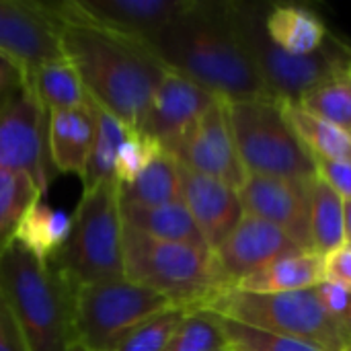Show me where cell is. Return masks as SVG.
<instances>
[{
    "mask_svg": "<svg viewBox=\"0 0 351 351\" xmlns=\"http://www.w3.org/2000/svg\"><path fill=\"white\" fill-rule=\"evenodd\" d=\"M325 282L337 284L351 292V245L346 243L325 255Z\"/></svg>",
    "mask_w": 351,
    "mask_h": 351,
    "instance_id": "cell-37",
    "label": "cell"
},
{
    "mask_svg": "<svg viewBox=\"0 0 351 351\" xmlns=\"http://www.w3.org/2000/svg\"><path fill=\"white\" fill-rule=\"evenodd\" d=\"M317 177L333 187L343 199H351V160L317 158Z\"/></svg>",
    "mask_w": 351,
    "mask_h": 351,
    "instance_id": "cell-35",
    "label": "cell"
},
{
    "mask_svg": "<svg viewBox=\"0 0 351 351\" xmlns=\"http://www.w3.org/2000/svg\"><path fill=\"white\" fill-rule=\"evenodd\" d=\"M265 29L278 47L294 56H311L319 51L329 37L323 19L298 4L271 6L265 12Z\"/></svg>",
    "mask_w": 351,
    "mask_h": 351,
    "instance_id": "cell-22",
    "label": "cell"
},
{
    "mask_svg": "<svg viewBox=\"0 0 351 351\" xmlns=\"http://www.w3.org/2000/svg\"><path fill=\"white\" fill-rule=\"evenodd\" d=\"M179 308L167 296L125 278L74 288V339L90 351H113L148 319Z\"/></svg>",
    "mask_w": 351,
    "mask_h": 351,
    "instance_id": "cell-9",
    "label": "cell"
},
{
    "mask_svg": "<svg viewBox=\"0 0 351 351\" xmlns=\"http://www.w3.org/2000/svg\"><path fill=\"white\" fill-rule=\"evenodd\" d=\"M346 335H348V341H351V311H350V319H348V325H346Z\"/></svg>",
    "mask_w": 351,
    "mask_h": 351,
    "instance_id": "cell-41",
    "label": "cell"
},
{
    "mask_svg": "<svg viewBox=\"0 0 351 351\" xmlns=\"http://www.w3.org/2000/svg\"><path fill=\"white\" fill-rule=\"evenodd\" d=\"M282 109L315 160H351V136L348 132L308 113L294 101H282Z\"/></svg>",
    "mask_w": 351,
    "mask_h": 351,
    "instance_id": "cell-25",
    "label": "cell"
},
{
    "mask_svg": "<svg viewBox=\"0 0 351 351\" xmlns=\"http://www.w3.org/2000/svg\"><path fill=\"white\" fill-rule=\"evenodd\" d=\"M0 292L29 351H68L74 339V288L19 243L0 257Z\"/></svg>",
    "mask_w": 351,
    "mask_h": 351,
    "instance_id": "cell-3",
    "label": "cell"
},
{
    "mask_svg": "<svg viewBox=\"0 0 351 351\" xmlns=\"http://www.w3.org/2000/svg\"><path fill=\"white\" fill-rule=\"evenodd\" d=\"M346 199L323 179L313 183V247L323 257L346 245Z\"/></svg>",
    "mask_w": 351,
    "mask_h": 351,
    "instance_id": "cell-26",
    "label": "cell"
},
{
    "mask_svg": "<svg viewBox=\"0 0 351 351\" xmlns=\"http://www.w3.org/2000/svg\"><path fill=\"white\" fill-rule=\"evenodd\" d=\"M23 86H25L23 72L12 62H8L6 58L0 56V103L4 99H8L10 95H14Z\"/></svg>",
    "mask_w": 351,
    "mask_h": 351,
    "instance_id": "cell-38",
    "label": "cell"
},
{
    "mask_svg": "<svg viewBox=\"0 0 351 351\" xmlns=\"http://www.w3.org/2000/svg\"><path fill=\"white\" fill-rule=\"evenodd\" d=\"M37 197L43 195L27 175L0 169V257L12 243L23 214Z\"/></svg>",
    "mask_w": 351,
    "mask_h": 351,
    "instance_id": "cell-28",
    "label": "cell"
},
{
    "mask_svg": "<svg viewBox=\"0 0 351 351\" xmlns=\"http://www.w3.org/2000/svg\"><path fill=\"white\" fill-rule=\"evenodd\" d=\"M49 113L25 84L0 103V169L27 175L45 197L58 175L47 146Z\"/></svg>",
    "mask_w": 351,
    "mask_h": 351,
    "instance_id": "cell-10",
    "label": "cell"
},
{
    "mask_svg": "<svg viewBox=\"0 0 351 351\" xmlns=\"http://www.w3.org/2000/svg\"><path fill=\"white\" fill-rule=\"evenodd\" d=\"M350 136H351V132H350Z\"/></svg>",
    "mask_w": 351,
    "mask_h": 351,
    "instance_id": "cell-43",
    "label": "cell"
},
{
    "mask_svg": "<svg viewBox=\"0 0 351 351\" xmlns=\"http://www.w3.org/2000/svg\"><path fill=\"white\" fill-rule=\"evenodd\" d=\"M346 243L351 245V199H346Z\"/></svg>",
    "mask_w": 351,
    "mask_h": 351,
    "instance_id": "cell-39",
    "label": "cell"
},
{
    "mask_svg": "<svg viewBox=\"0 0 351 351\" xmlns=\"http://www.w3.org/2000/svg\"><path fill=\"white\" fill-rule=\"evenodd\" d=\"M193 2L195 0H66V6L93 25L148 41L187 12Z\"/></svg>",
    "mask_w": 351,
    "mask_h": 351,
    "instance_id": "cell-16",
    "label": "cell"
},
{
    "mask_svg": "<svg viewBox=\"0 0 351 351\" xmlns=\"http://www.w3.org/2000/svg\"><path fill=\"white\" fill-rule=\"evenodd\" d=\"M60 19L64 56L76 68L86 95L125 128L142 132L154 93L169 68L144 39L93 25L51 2Z\"/></svg>",
    "mask_w": 351,
    "mask_h": 351,
    "instance_id": "cell-1",
    "label": "cell"
},
{
    "mask_svg": "<svg viewBox=\"0 0 351 351\" xmlns=\"http://www.w3.org/2000/svg\"><path fill=\"white\" fill-rule=\"evenodd\" d=\"M121 220H123V226L134 228L146 237L167 241V243L191 245V247L210 251L202 230L197 228L193 216L189 214L183 202L165 204V206L121 204Z\"/></svg>",
    "mask_w": 351,
    "mask_h": 351,
    "instance_id": "cell-19",
    "label": "cell"
},
{
    "mask_svg": "<svg viewBox=\"0 0 351 351\" xmlns=\"http://www.w3.org/2000/svg\"><path fill=\"white\" fill-rule=\"evenodd\" d=\"M0 56L12 62L23 76L66 58L60 19L51 2L0 0Z\"/></svg>",
    "mask_w": 351,
    "mask_h": 351,
    "instance_id": "cell-11",
    "label": "cell"
},
{
    "mask_svg": "<svg viewBox=\"0 0 351 351\" xmlns=\"http://www.w3.org/2000/svg\"><path fill=\"white\" fill-rule=\"evenodd\" d=\"M179 179L181 202L187 206L197 228L202 230L208 249L216 251L245 218V208L239 191L214 177L195 173L181 162Z\"/></svg>",
    "mask_w": 351,
    "mask_h": 351,
    "instance_id": "cell-17",
    "label": "cell"
},
{
    "mask_svg": "<svg viewBox=\"0 0 351 351\" xmlns=\"http://www.w3.org/2000/svg\"><path fill=\"white\" fill-rule=\"evenodd\" d=\"M175 74L224 101L274 99L239 37L228 2H199L146 41Z\"/></svg>",
    "mask_w": 351,
    "mask_h": 351,
    "instance_id": "cell-2",
    "label": "cell"
},
{
    "mask_svg": "<svg viewBox=\"0 0 351 351\" xmlns=\"http://www.w3.org/2000/svg\"><path fill=\"white\" fill-rule=\"evenodd\" d=\"M197 311L259 331L294 337L323 351H343L350 343L346 333L325 313L317 288L284 294H257L239 288H222Z\"/></svg>",
    "mask_w": 351,
    "mask_h": 351,
    "instance_id": "cell-7",
    "label": "cell"
},
{
    "mask_svg": "<svg viewBox=\"0 0 351 351\" xmlns=\"http://www.w3.org/2000/svg\"><path fill=\"white\" fill-rule=\"evenodd\" d=\"M302 249L274 224L245 214L226 241L212 251L220 282L224 288H237L245 278L259 271L267 263L300 253Z\"/></svg>",
    "mask_w": 351,
    "mask_h": 351,
    "instance_id": "cell-14",
    "label": "cell"
},
{
    "mask_svg": "<svg viewBox=\"0 0 351 351\" xmlns=\"http://www.w3.org/2000/svg\"><path fill=\"white\" fill-rule=\"evenodd\" d=\"M160 144L154 142L144 132L130 130L115 158L113 179L119 187H125L138 179V175L148 167V162L160 152Z\"/></svg>",
    "mask_w": 351,
    "mask_h": 351,
    "instance_id": "cell-33",
    "label": "cell"
},
{
    "mask_svg": "<svg viewBox=\"0 0 351 351\" xmlns=\"http://www.w3.org/2000/svg\"><path fill=\"white\" fill-rule=\"evenodd\" d=\"M308 113L337 125L343 132H351V70L343 76L327 80L313 90L304 93L296 101Z\"/></svg>",
    "mask_w": 351,
    "mask_h": 351,
    "instance_id": "cell-29",
    "label": "cell"
},
{
    "mask_svg": "<svg viewBox=\"0 0 351 351\" xmlns=\"http://www.w3.org/2000/svg\"><path fill=\"white\" fill-rule=\"evenodd\" d=\"M93 107H95V117H97V134H95L90 156H88V162H86V169L82 175L84 189H90L103 181L113 179L117 152L130 132V128H125L117 117H113L109 111L99 107L95 101H93Z\"/></svg>",
    "mask_w": 351,
    "mask_h": 351,
    "instance_id": "cell-27",
    "label": "cell"
},
{
    "mask_svg": "<svg viewBox=\"0 0 351 351\" xmlns=\"http://www.w3.org/2000/svg\"><path fill=\"white\" fill-rule=\"evenodd\" d=\"M216 99L218 97L206 88L169 70L154 93L142 132L158 142L162 150L173 154L185 134L216 103Z\"/></svg>",
    "mask_w": 351,
    "mask_h": 351,
    "instance_id": "cell-15",
    "label": "cell"
},
{
    "mask_svg": "<svg viewBox=\"0 0 351 351\" xmlns=\"http://www.w3.org/2000/svg\"><path fill=\"white\" fill-rule=\"evenodd\" d=\"M119 202L136 206H165L181 202L177 158L167 150H160L134 183L119 187Z\"/></svg>",
    "mask_w": 351,
    "mask_h": 351,
    "instance_id": "cell-24",
    "label": "cell"
},
{
    "mask_svg": "<svg viewBox=\"0 0 351 351\" xmlns=\"http://www.w3.org/2000/svg\"><path fill=\"white\" fill-rule=\"evenodd\" d=\"M232 25L259 68L276 101H298L315 86L351 70V47L329 33L325 45L311 56H294L278 47L265 29V14L249 2H228Z\"/></svg>",
    "mask_w": 351,
    "mask_h": 351,
    "instance_id": "cell-5",
    "label": "cell"
},
{
    "mask_svg": "<svg viewBox=\"0 0 351 351\" xmlns=\"http://www.w3.org/2000/svg\"><path fill=\"white\" fill-rule=\"evenodd\" d=\"M165 351H234L218 319L206 311H191L171 335Z\"/></svg>",
    "mask_w": 351,
    "mask_h": 351,
    "instance_id": "cell-30",
    "label": "cell"
},
{
    "mask_svg": "<svg viewBox=\"0 0 351 351\" xmlns=\"http://www.w3.org/2000/svg\"><path fill=\"white\" fill-rule=\"evenodd\" d=\"M0 351H29L27 339L0 292Z\"/></svg>",
    "mask_w": 351,
    "mask_h": 351,
    "instance_id": "cell-36",
    "label": "cell"
},
{
    "mask_svg": "<svg viewBox=\"0 0 351 351\" xmlns=\"http://www.w3.org/2000/svg\"><path fill=\"white\" fill-rule=\"evenodd\" d=\"M72 288L123 276V220L115 179L82 189L72 216V234L49 263Z\"/></svg>",
    "mask_w": 351,
    "mask_h": 351,
    "instance_id": "cell-4",
    "label": "cell"
},
{
    "mask_svg": "<svg viewBox=\"0 0 351 351\" xmlns=\"http://www.w3.org/2000/svg\"><path fill=\"white\" fill-rule=\"evenodd\" d=\"M317 294H319V300L325 308V313L329 315V319L346 333V325H348V319H350L351 311V292L337 286V284H331V282H321L317 286ZM348 337V335H346Z\"/></svg>",
    "mask_w": 351,
    "mask_h": 351,
    "instance_id": "cell-34",
    "label": "cell"
},
{
    "mask_svg": "<svg viewBox=\"0 0 351 351\" xmlns=\"http://www.w3.org/2000/svg\"><path fill=\"white\" fill-rule=\"evenodd\" d=\"M343 351H351V341L348 343V346H346V350H343Z\"/></svg>",
    "mask_w": 351,
    "mask_h": 351,
    "instance_id": "cell-42",
    "label": "cell"
},
{
    "mask_svg": "<svg viewBox=\"0 0 351 351\" xmlns=\"http://www.w3.org/2000/svg\"><path fill=\"white\" fill-rule=\"evenodd\" d=\"M185 308H169L136 327L113 351H165L171 335L185 319Z\"/></svg>",
    "mask_w": 351,
    "mask_h": 351,
    "instance_id": "cell-32",
    "label": "cell"
},
{
    "mask_svg": "<svg viewBox=\"0 0 351 351\" xmlns=\"http://www.w3.org/2000/svg\"><path fill=\"white\" fill-rule=\"evenodd\" d=\"M68 351H90V350H86V348H84L82 343H78V341H74V343L70 346V350H68Z\"/></svg>",
    "mask_w": 351,
    "mask_h": 351,
    "instance_id": "cell-40",
    "label": "cell"
},
{
    "mask_svg": "<svg viewBox=\"0 0 351 351\" xmlns=\"http://www.w3.org/2000/svg\"><path fill=\"white\" fill-rule=\"evenodd\" d=\"M97 134L93 101L74 109L49 111L47 146L56 173L78 175L82 179Z\"/></svg>",
    "mask_w": 351,
    "mask_h": 351,
    "instance_id": "cell-18",
    "label": "cell"
},
{
    "mask_svg": "<svg viewBox=\"0 0 351 351\" xmlns=\"http://www.w3.org/2000/svg\"><path fill=\"white\" fill-rule=\"evenodd\" d=\"M72 234V216L37 197L23 214L12 241L31 251L39 261L51 263Z\"/></svg>",
    "mask_w": 351,
    "mask_h": 351,
    "instance_id": "cell-21",
    "label": "cell"
},
{
    "mask_svg": "<svg viewBox=\"0 0 351 351\" xmlns=\"http://www.w3.org/2000/svg\"><path fill=\"white\" fill-rule=\"evenodd\" d=\"M25 84L39 99L43 109H74L88 103L84 84L68 58L47 62L25 76Z\"/></svg>",
    "mask_w": 351,
    "mask_h": 351,
    "instance_id": "cell-23",
    "label": "cell"
},
{
    "mask_svg": "<svg viewBox=\"0 0 351 351\" xmlns=\"http://www.w3.org/2000/svg\"><path fill=\"white\" fill-rule=\"evenodd\" d=\"M214 317L218 319L220 327L224 329L234 351H323L315 348L313 343H306V341H300L294 337L259 331V329L222 319L218 315H214Z\"/></svg>",
    "mask_w": 351,
    "mask_h": 351,
    "instance_id": "cell-31",
    "label": "cell"
},
{
    "mask_svg": "<svg viewBox=\"0 0 351 351\" xmlns=\"http://www.w3.org/2000/svg\"><path fill=\"white\" fill-rule=\"evenodd\" d=\"M313 183L315 181L249 175L239 195L245 214L274 224L302 251H315L311 228Z\"/></svg>",
    "mask_w": 351,
    "mask_h": 351,
    "instance_id": "cell-12",
    "label": "cell"
},
{
    "mask_svg": "<svg viewBox=\"0 0 351 351\" xmlns=\"http://www.w3.org/2000/svg\"><path fill=\"white\" fill-rule=\"evenodd\" d=\"M325 280V257L317 251L284 255L245 278L237 288L257 294H284L317 288Z\"/></svg>",
    "mask_w": 351,
    "mask_h": 351,
    "instance_id": "cell-20",
    "label": "cell"
},
{
    "mask_svg": "<svg viewBox=\"0 0 351 351\" xmlns=\"http://www.w3.org/2000/svg\"><path fill=\"white\" fill-rule=\"evenodd\" d=\"M173 156L183 167L214 177L237 191L249 177L237 152L224 99H216V103L193 123V128L173 150Z\"/></svg>",
    "mask_w": 351,
    "mask_h": 351,
    "instance_id": "cell-13",
    "label": "cell"
},
{
    "mask_svg": "<svg viewBox=\"0 0 351 351\" xmlns=\"http://www.w3.org/2000/svg\"><path fill=\"white\" fill-rule=\"evenodd\" d=\"M123 276L187 313L224 288L212 251L158 241L128 226H123Z\"/></svg>",
    "mask_w": 351,
    "mask_h": 351,
    "instance_id": "cell-6",
    "label": "cell"
},
{
    "mask_svg": "<svg viewBox=\"0 0 351 351\" xmlns=\"http://www.w3.org/2000/svg\"><path fill=\"white\" fill-rule=\"evenodd\" d=\"M230 132L249 175L315 181L317 160L288 121L282 101H224Z\"/></svg>",
    "mask_w": 351,
    "mask_h": 351,
    "instance_id": "cell-8",
    "label": "cell"
}]
</instances>
